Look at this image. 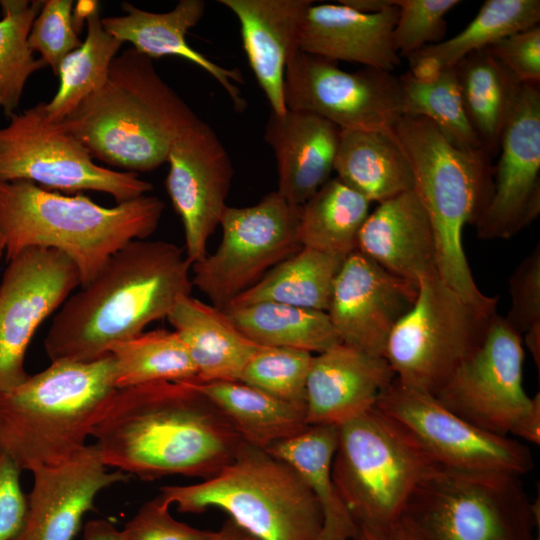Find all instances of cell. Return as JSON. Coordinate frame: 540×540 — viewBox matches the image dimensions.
Returning <instances> with one entry per match:
<instances>
[{
  "mask_svg": "<svg viewBox=\"0 0 540 540\" xmlns=\"http://www.w3.org/2000/svg\"><path fill=\"white\" fill-rule=\"evenodd\" d=\"M333 171L371 203L415 187L410 161L393 131L341 130Z\"/></svg>",
  "mask_w": 540,
  "mask_h": 540,
  "instance_id": "cell-28",
  "label": "cell"
},
{
  "mask_svg": "<svg viewBox=\"0 0 540 540\" xmlns=\"http://www.w3.org/2000/svg\"><path fill=\"white\" fill-rule=\"evenodd\" d=\"M511 308L507 323L521 336L540 324V246L519 264L509 281Z\"/></svg>",
  "mask_w": 540,
  "mask_h": 540,
  "instance_id": "cell-44",
  "label": "cell"
},
{
  "mask_svg": "<svg viewBox=\"0 0 540 540\" xmlns=\"http://www.w3.org/2000/svg\"><path fill=\"white\" fill-rule=\"evenodd\" d=\"M499 150L493 193L475 224L481 239H509L540 212L539 85H522Z\"/></svg>",
  "mask_w": 540,
  "mask_h": 540,
  "instance_id": "cell-18",
  "label": "cell"
},
{
  "mask_svg": "<svg viewBox=\"0 0 540 540\" xmlns=\"http://www.w3.org/2000/svg\"><path fill=\"white\" fill-rule=\"evenodd\" d=\"M283 94L287 109L317 114L341 130L393 131L403 116L402 88L393 72H348L300 50L286 67Z\"/></svg>",
  "mask_w": 540,
  "mask_h": 540,
  "instance_id": "cell-13",
  "label": "cell"
},
{
  "mask_svg": "<svg viewBox=\"0 0 540 540\" xmlns=\"http://www.w3.org/2000/svg\"><path fill=\"white\" fill-rule=\"evenodd\" d=\"M22 470L0 449V540H13L20 531L27 511L20 475Z\"/></svg>",
  "mask_w": 540,
  "mask_h": 540,
  "instance_id": "cell-46",
  "label": "cell"
},
{
  "mask_svg": "<svg viewBox=\"0 0 540 540\" xmlns=\"http://www.w3.org/2000/svg\"><path fill=\"white\" fill-rule=\"evenodd\" d=\"M356 250L417 285L425 277L438 275L433 229L414 190L379 203L369 213Z\"/></svg>",
  "mask_w": 540,
  "mask_h": 540,
  "instance_id": "cell-25",
  "label": "cell"
},
{
  "mask_svg": "<svg viewBox=\"0 0 540 540\" xmlns=\"http://www.w3.org/2000/svg\"><path fill=\"white\" fill-rule=\"evenodd\" d=\"M117 389L153 382H190L195 365L175 331L155 329L113 344Z\"/></svg>",
  "mask_w": 540,
  "mask_h": 540,
  "instance_id": "cell-37",
  "label": "cell"
},
{
  "mask_svg": "<svg viewBox=\"0 0 540 540\" xmlns=\"http://www.w3.org/2000/svg\"><path fill=\"white\" fill-rule=\"evenodd\" d=\"M42 5V0H0V111L7 118L16 113L29 77L47 66L34 58L28 42Z\"/></svg>",
  "mask_w": 540,
  "mask_h": 540,
  "instance_id": "cell-39",
  "label": "cell"
},
{
  "mask_svg": "<svg viewBox=\"0 0 540 540\" xmlns=\"http://www.w3.org/2000/svg\"><path fill=\"white\" fill-rule=\"evenodd\" d=\"M227 418L242 440L268 450L309 426L305 409L241 381H191Z\"/></svg>",
  "mask_w": 540,
  "mask_h": 540,
  "instance_id": "cell-29",
  "label": "cell"
},
{
  "mask_svg": "<svg viewBox=\"0 0 540 540\" xmlns=\"http://www.w3.org/2000/svg\"><path fill=\"white\" fill-rule=\"evenodd\" d=\"M238 329L267 347L321 353L341 343L325 311L275 302H258L225 309Z\"/></svg>",
  "mask_w": 540,
  "mask_h": 540,
  "instance_id": "cell-34",
  "label": "cell"
},
{
  "mask_svg": "<svg viewBox=\"0 0 540 540\" xmlns=\"http://www.w3.org/2000/svg\"><path fill=\"white\" fill-rule=\"evenodd\" d=\"M121 8L124 15L101 18L109 34L123 44L131 43L132 48L151 59L178 56L192 62L218 82L238 112L246 109V100L238 87L244 82L240 69L216 64L186 41L187 32L205 13L204 1L180 0L174 9L164 13L149 12L128 2H122Z\"/></svg>",
  "mask_w": 540,
  "mask_h": 540,
  "instance_id": "cell-26",
  "label": "cell"
},
{
  "mask_svg": "<svg viewBox=\"0 0 540 540\" xmlns=\"http://www.w3.org/2000/svg\"><path fill=\"white\" fill-rule=\"evenodd\" d=\"M435 466L413 434L376 406L338 426L331 479L357 527L391 528Z\"/></svg>",
  "mask_w": 540,
  "mask_h": 540,
  "instance_id": "cell-8",
  "label": "cell"
},
{
  "mask_svg": "<svg viewBox=\"0 0 540 540\" xmlns=\"http://www.w3.org/2000/svg\"><path fill=\"white\" fill-rule=\"evenodd\" d=\"M510 434L532 444L540 443V395L532 398L531 405L513 426Z\"/></svg>",
  "mask_w": 540,
  "mask_h": 540,
  "instance_id": "cell-47",
  "label": "cell"
},
{
  "mask_svg": "<svg viewBox=\"0 0 540 540\" xmlns=\"http://www.w3.org/2000/svg\"><path fill=\"white\" fill-rule=\"evenodd\" d=\"M165 180L185 234V255L194 264L207 255V244L220 225L230 191L233 166L214 130L200 118L173 140Z\"/></svg>",
  "mask_w": 540,
  "mask_h": 540,
  "instance_id": "cell-17",
  "label": "cell"
},
{
  "mask_svg": "<svg viewBox=\"0 0 540 540\" xmlns=\"http://www.w3.org/2000/svg\"><path fill=\"white\" fill-rule=\"evenodd\" d=\"M495 313L465 301L439 275L425 277L384 358L401 384L435 395L481 344Z\"/></svg>",
  "mask_w": 540,
  "mask_h": 540,
  "instance_id": "cell-10",
  "label": "cell"
},
{
  "mask_svg": "<svg viewBox=\"0 0 540 540\" xmlns=\"http://www.w3.org/2000/svg\"><path fill=\"white\" fill-rule=\"evenodd\" d=\"M339 2L366 14L380 13L396 5L395 0H340Z\"/></svg>",
  "mask_w": 540,
  "mask_h": 540,
  "instance_id": "cell-51",
  "label": "cell"
},
{
  "mask_svg": "<svg viewBox=\"0 0 540 540\" xmlns=\"http://www.w3.org/2000/svg\"><path fill=\"white\" fill-rule=\"evenodd\" d=\"M191 266L173 243H128L62 304L44 339L47 356L89 362L110 354L113 344L167 318L176 301L191 294Z\"/></svg>",
  "mask_w": 540,
  "mask_h": 540,
  "instance_id": "cell-2",
  "label": "cell"
},
{
  "mask_svg": "<svg viewBox=\"0 0 540 540\" xmlns=\"http://www.w3.org/2000/svg\"><path fill=\"white\" fill-rule=\"evenodd\" d=\"M8 261L0 282V395L29 376L24 360L36 330L81 286L75 265L55 249L27 248Z\"/></svg>",
  "mask_w": 540,
  "mask_h": 540,
  "instance_id": "cell-16",
  "label": "cell"
},
{
  "mask_svg": "<svg viewBox=\"0 0 540 540\" xmlns=\"http://www.w3.org/2000/svg\"><path fill=\"white\" fill-rule=\"evenodd\" d=\"M397 16V5L366 14L339 1L314 2L305 16L299 49L335 62L393 72L401 63L392 41Z\"/></svg>",
  "mask_w": 540,
  "mask_h": 540,
  "instance_id": "cell-23",
  "label": "cell"
},
{
  "mask_svg": "<svg viewBox=\"0 0 540 540\" xmlns=\"http://www.w3.org/2000/svg\"><path fill=\"white\" fill-rule=\"evenodd\" d=\"M9 119L0 128V181L24 180L70 193L103 192L117 203L153 188L137 173L96 164L78 139L46 116L43 102Z\"/></svg>",
  "mask_w": 540,
  "mask_h": 540,
  "instance_id": "cell-11",
  "label": "cell"
},
{
  "mask_svg": "<svg viewBox=\"0 0 540 540\" xmlns=\"http://www.w3.org/2000/svg\"><path fill=\"white\" fill-rule=\"evenodd\" d=\"M398 16L393 29V46L399 56L443 41L445 15L461 3L459 0H395Z\"/></svg>",
  "mask_w": 540,
  "mask_h": 540,
  "instance_id": "cell-41",
  "label": "cell"
},
{
  "mask_svg": "<svg viewBox=\"0 0 540 540\" xmlns=\"http://www.w3.org/2000/svg\"><path fill=\"white\" fill-rule=\"evenodd\" d=\"M454 69L466 116L485 152L495 154L522 84L487 48L469 54Z\"/></svg>",
  "mask_w": 540,
  "mask_h": 540,
  "instance_id": "cell-30",
  "label": "cell"
},
{
  "mask_svg": "<svg viewBox=\"0 0 540 540\" xmlns=\"http://www.w3.org/2000/svg\"><path fill=\"white\" fill-rule=\"evenodd\" d=\"M423 540H540L539 501L521 477L433 467L401 517Z\"/></svg>",
  "mask_w": 540,
  "mask_h": 540,
  "instance_id": "cell-9",
  "label": "cell"
},
{
  "mask_svg": "<svg viewBox=\"0 0 540 540\" xmlns=\"http://www.w3.org/2000/svg\"><path fill=\"white\" fill-rule=\"evenodd\" d=\"M198 119L152 59L130 47L114 58L102 87L59 124L93 159L138 174L167 162L175 137Z\"/></svg>",
  "mask_w": 540,
  "mask_h": 540,
  "instance_id": "cell-3",
  "label": "cell"
},
{
  "mask_svg": "<svg viewBox=\"0 0 540 540\" xmlns=\"http://www.w3.org/2000/svg\"><path fill=\"white\" fill-rule=\"evenodd\" d=\"M208 540H259L243 529L235 521L227 518L222 526L213 531L211 537Z\"/></svg>",
  "mask_w": 540,
  "mask_h": 540,
  "instance_id": "cell-50",
  "label": "cell"
},
{
  "mask_svg": "<svg viewBox=\"0 0 540 540\" xmlns=\"http://www.w3.org/2000/svg\"><path fill=\"white\" fill-rule=\"evenodd\" d=\"M522 342L496 312L481 344L433 396L472 425L509 436L532 402L523 387Z\"/></svg>",
  "mask_w": 540,
  "mask_h": 540,
  "instance_id": "cell-15",
  "label": "cell"
},
{
  "mask_svg": "<svg viewBox=\"0 0 540 540\" xmlns=\"http://www.w3.org/2000/svg\"><path fill=\"white\" fill-rule=\"evenodd\" d=\"M164 208L156 196L104 207L81 194L62 195L29 181H0V232L7 260L31 247L55 249L75 265L81 287L117 251L153 234Z\"/></svg>",
  "mask_w": 540,
  "mask_h": 540,
  "instance_id": "cell-4",
  "label": "cell"
},
{
  "mask_svg": "<svg viewBox=\"0 0 540 540\" xmlns=\"http://www.w3.org/2000/svg\"><path fill=\"white\" fill-rule=\"evenodd\" d=\"M109 469L94 444L59 464L34 469L25 520L13 540H74L98 494L130 478Z\"/></svg>",
  "mask_w": 540,
  "mask_h": 540,
  "instance_id": "cell-20",
  "label": "cell"
},
{
  "mask_svg": "<svg viewBox=\"0 0 540 540\" xmlns=\"http://www.w3.org/2000/svg\"><path fill=\"white\" fill-rule=\"evenodd\" d=\"M72 0H45L33 21L28 42L57 77L63 59L81 45Z\"/></svg>",
  "mask_w": 540,
  "mask_h": 540,
  "instance_id": "cell-42",
  "label": "cell"
},
{
  "mask_svg": "<svg viewBox=\"0 0 540 540\" xmlns=\"http://www.w3.org/2000/svg\"><path fill=\"white\" fill-rule=\"evenodd\" d=\"M344 259L302 247L269 270L228 307L275 302L326 312Z\"/></svg>",
  "mask_w": 540,
  "mask_h": 540,
  "instance_id": "cell-33",
  "label": "cell"
},
{
  "mask_svg": "<svg viewBox=\"0 0 540 540\" xmlns=\"http://www.w3.org/2000/svg\"><path fill=\"white\" fill-rule=\"evenodd\" d=\"M337 440L338 426L314 425L267 450L293 465L314 491L322 510L317 540H353L357 530L331 479Z\"/></svg>",
  "mask_w": 540,
  "mask_h": 540,
  "instance_id": "cell-32",
  "label": "cell"
},
{
  "mask_svg": "<svg viewBox=\"0 0 540 540\" xmlns=\"http://www.w3.org/2000/svg\"><path fill=\"white\" fill-rule=\"evenodd\" d=\"M393 133L410 161L414 191L433 229L439 277L465 301L495 311L498 298L477 287L462 242L465 226L477 223L493 193L490 156L456 148L421 116L403 115Z\"/></svg>",
  "mask_w": 540,
  "mask_h": 540,
  "instance_id": "cell-5",
  "label": "cell"
},
{
  "mask_svg": "<svg viewBox=\"0 0 540 540\" xmlns=\"http://www.w3.org/2000/svg\"><path fill=\"white\" fill-rule=\"evenodd\" d=\"M121 530L124 540H208L213 533L176 520L159 495L145 502Z\"/></svg>",
  "mask_w": 540,
  "mask_h": 540,
  "instance_id": "cell-43",
  "label": "cell"
},
{
  "mask_svg": "<svg viewBox=\"0 0 540 540\" xmlns=\"http://www.w3.org/2000/svg\"><path fill=\"white\" fill-rule=\"evenodd\" d=\"M86 24L85 40L59 66V86L55 95L49 102H43L46 116L55 123L62 121L102 87L112 61L123 45L104 29L99 10L87 18Z\"/></svg>",
  "mask_w": 540,
  "mask_h": 540,
  "instance_id": "cell-36",
  "label": "cell"
},
{
  "mask_svg": "<svg viewBox=\"0 0 540 540\" xmlns=\"http://www.w3.org/2000/svg\"><path fill=\"white\" fill-rule=\"evenodd\" d=\"M167 319L195 365V382L239 381L261 347L238 329L225 310L191 294L176 301Z\"/></svg>",
  "mask_w": 540,
  "mask_h": 540,
  "instance_id": "cell-27",
  "label": "cell"
},
{
  "mask_svg": "<svg viewBox=\"0 0 540 540\" xmlns=\"http://www.w3.org/2000/svg\"><path fill=\"white\" fill-rule=\"evenodd\" d=\"M301 206L277 191L247 207L227 206L220 220L217 249L192 264V284L212 305L226 309L240 294L302 246L298 239Z\"/></svg>",
  "mask_w": 540,
  "mask_h": 540,
  "instance_id": "cell-12",
  "label": "cell"
},
{
  "mask_svg": "<svg viewBox=\"0 0 540 540\" xmlns=\"http://www.w3.org/2000/svg\"><path fill=\"white\" fill-rule=\"evenodd\" d=\"M371 202L339 178H330L300 209L302 247L346 258L357 248Z\"/></svg>",
  "mask_w": 540,
  "mask_h": 540,
  "instance_id": "cell-35",
  "label": "cell"
},
{
  "mask_svg": "<svg viewBox=\"0 0 540 540\" xmlns=\"http://www.w3.org/2000/svg\"><path fill=\"white\" fill-rule=\"evenodd\" d=\"M99 2L95 0H80L74 4L73 7V20L77 31L80 33L84 21L99 10Z\"/></svg>",
  "mask_w": 540,
  "mask_h": 540,
  "instance_id": "cell-52",
  "label": "cell"
},
{
  "mask_svg": "<svg viewBox=\"0 0 540 540\" xmlns=\"http://www.w3.org/2000/svg\"><path fill=\"white\" fill-rule=\"evenodd\" d=\"M487 49L520 84L539 85V25L508 35Z\"/></svg>",
  "mask_w": 540,
  "mask_h": 540,
  "instance_id": "cell-45",
  "label": "cell"
},
{
  "mask_svg": "<svg viewBox=\"0 0 540 540\" xmlns=\"http://www.w3.org/2000/svg\"><path fill=\"white\" fill-rule=\"evenodd\" d=\"M539 21V0H486L460 33L409 55L410 71L427 74L453 67L469 54L539 25Z\"/></svg>",
  "mask_w": 540,
  "mask_h": 540,
  "instance_id": "cell-31",
  "label": "cell"
},
{
  "mask_svg": "<svg viewBox=\"0 0 540 540\" xmlns=\"http://www.w3.org/2000/svg\"><path fill=\"white\" fill-rule=\"evenodd\" d=\"M237 17L249 65L271 112L284 114L285 70L299 42L312 0H219Z\"/></svg>",
  "mask_w": 540,
  "mask_h": 540,
  "instance_id": "cell-22",
  "label": "cell"
},
{
  "mask_svg": "<svg viewBox=\"0 0 540 540\" xmlns=\"http://www.w3.org/2000/svg\"><path fill=\"white\" fill-rule=\"evenodd\" d=\"M4 251H5V240H4L3 235L0 232V257Z\"/></svg>",
  "mask_w": 540,
  "mask_h": 540,
  "instance_id": "cell-54",
  "label": "cell"
},
{
  "mask_svg": "<svg viewBox=\"0 0 540 540\" xmlns=\"http://www.w3.org/2000/svg\"><path fill=\"white\" fill-rule=\"evenodd\" d=\"M111 354L52 361L0 395V449L23 470L59 464L84 448L116 390Z\"/></svg>",
  "mask_w": 540,
  "mask_h": 540,
  "instance_id": "cell-6",
  "label": "cell"
},
{
  "mask_svg": "<svg viewBox=\"0 0 540 540\" xmlns=\"http://www.w3.org/2000/svg\"><path fill=\"white\" fill-rule=\"evenodd\" d=\"M395 379L384 357L339 343L313 356L306 382L308 426H340L373 408Z\"/></svg>",
  "mask_w": 540,
  "mask_h": 540,
  "instance_id": "cell-21",
  "label": "cell"
},
{
  "mask_svg": "<svg viewBox=\"0 0 540 540\" xmlns=\"http://www.w3.org/2000/svg\"><path fill=\"white\" fill-rule=\"evenodd\" d=\"M353 540H423L402 518L385 531L357 527Z\"/></svg>",
  "mask_w": 540,
  "mask_h": 540,
  "instance_id": "cell-48",
  "label": "cell"
},
{
  "mask_svg": "<svg viewBox=\"0 0 540 540\" xmlns=\"http://www.w3.org/2000/svg\"><path fill=\"white\" fill-rule=\"evenodd\" d=\"M525 343L530 351L537 369L539 371L540 366V324L530 328L525 334Z\"/></svg>",
  "mask_w": 540,
  "mask_h": 540,
  "instance_id": "cell-53",
  "label": "cell"
},
{
  "mask_svg": "<svg viewBox=\"0 0 540 540\" xmlns=\"http://www.w3.org/2000/svg\"><path fill=\"white\" fill-rule=\"evenodd\" d=\"M375 406L401 422L437 466L519 477L534 467L531 451L523 443L472 425L433 395L396 378Z\"/></svg>",
  "mask_w": 540,
  "mask_h": 540,
  "instance_id": "cell-14",
  "label": "cell"
},
{
  "mask_svg": "<svg viewBox=\"0 0 540 540\" xmlns=\"http://www.w3.org/2000/svg\"><path fill=\"white\" fill-rule=\"evenodd\" d=\"M340 133L335 124L311 112H270L264 140L276 160V191L288 202L303 205L330 179Z\"/></svg>",
  "mask_w": 540,
  "mask_h": 540,
  "instance_id": "cell-24",
  "label": "cell"
},
{
  "mask_svg": "<svg viewBox=\"0 0 540 540\" xmlns=\"http://www.w3.org/2000/svg\"><path fill=\"white\" fill-rule=\"evenodd\" d=\"M399 80L403 115L429 119L460 150L485 151L464 111L454 66L427 74L409 70Z\"/></svg>",
  "mask_w": 540,
  "mask_h": 540,
  "instance_id": "cell-38",
  "label": "cell"
},
{
  "mask_svg": "<svg viewBox=\"0 0 540 540\" xmlns=\"http://www.w3.org/2000/svg\"><path fill=\"white\" fill-rule=\"evenodd\" d=\"M91 437L108 468L144 481L210 479L243 442L208 397L189 382L172 381L116 389Z\"/></svg>",
  "mask_w": 540,
  "mask_h": 540,
  "instance_id": "cell-1",
  "label": "cell"
},
{
  "mask_svg": "<svg viewBox=\"0 0 540 540\" xmlns=\"http://www.w3.org/2000/svg\"><path fill=\"white\" fill-rule=\"evenodd\" d=\"M418 287L358 250L350 253L336 276L326 311L340 342L384 357L389 336L413 307Z\"/></svg>",
  "mask_w": 540,
  "mask_h": 540,
  "instance_id": "cell-19",
  "label": "cell"
},
{
  "mask_svg": "<svg viewBox=\"0 0 540 540\" xmlns=\"http://www.w3.org/2000/svg\"><path fill=\"white\" fill-rule=\"evenodd\" d=\"M313 354L291 348L261 346L240 380L279 400L306 407V382Z\"/></svg>",
  "mask_w": 540,
  "mask_h": 540,
  "instance_id": "cell-40",
  "label": "cell"
},
{
  "mask_svg": "<svg viewBox=\"0 0 540 540\" xmlns=\"http://www.w3.org/2000/svg\"><path fill=\"white\" fill-rule=\"evenodd\" d=\"M82 540H124L122 530L106 519H93L86 522Z\"/></svg>",
  "mask_w": 540,
  "mask_h": 540,
  "instance_id": "cell-49",
  "label": "cell"
},
{
  "mask_svg": "<svg viewBox=\"0 0 540 540\" xmlns=\"http://www.w3.org/2000/svg\"><path fill=\"white\" fill-rule=\"evenodd\" d=\"M159 496L181 513L220 509L259 540H317L322 527L320 503L303 475L244 441L214 477L162 486Z\"/></svg>",
  "mask_w": 540,
  "mask_h": 540,
  "instance_id": "cell-7",
  "label": "cell"
}]
</instances>
